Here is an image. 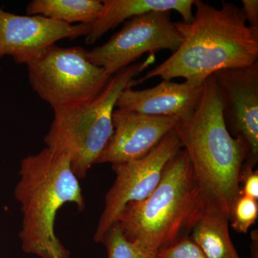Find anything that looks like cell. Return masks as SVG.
Returning a JSON list of instances; mask_svg holds the SVG:
<instances>
[{
    "mask_svg": "<svg viewBox=\"0 0 258 258\" xmlns=\"http://www.w3.org/2000/svg\"><path fill=\"white\" fill-rule=\"evenodd\" d=\"M194 6L191 23L174 22L181 37L178 50L143 77L134 79L131 87L156 77L203 83L217 71L258 62V28L247 25L242 8L223 0L220 8L201 0H195Z\"/></svg>",
    "mask_w": 258,
    "mask_h": 258,
    "instance_id": "1",
    "label": "cell"
},
{
    "mask_svg": "<svg viewBox=\"0 0 258 258\" xmlns=\"http://www.w3.org/2000/svg\"><path fill=\"white\" fill-rule=\"evenodd\" d=\"M174 130L189 157L205 206L217 207L230 217L240 195V171L249 152L245 142L232 137L227 128L214 75L204 81L195 113L180 120Z\"/></svg>",
    "mask_w": 258,
    "mask_h": 258,
    "instance_id": "2",
    "label": "cell"
},
{
    "mask_svg": "<svg viewBox=\"0 0 258 258\" xmlns=\"http://www.w3.org/2000/svg\"><path fill=\"white\" fill-rule=\"evenodd\" d=\"M15 197L21 204L19 233L25 253L41 258H69L71 252L55 235L57 212L66 203L84 210V197L69 158L47 147L24 158Z\"/></svg>",
    "mask_w": 258,
    "mask_h": 258,
    "instance_id": "3",
    "label": "cell"
},
{
    "mask_svg": "<svg viewBox=\"0 0 258 258\" xmlns=\"http://www.w3.org/2000/svg\"><path fill=\"white\" fill-rule=\"evenodd\" d=\"M205 208L191 163L181 149L143 201L125 205L117 222L130 242L152 253L189 237Z\"/></svg>",
    "mask_w": 258,
    "mask_h": 258,
    "instance_id": "4",
    "label": "cell"
},
{
    "mask_svg": "<svg viewBox=\"0 0 258 258\" xmlns=\"http://www.w3.org/2000/svg\"><path fill=\"white\" fill-rule=\"evenodd\" d=\"M155 56L134 62L112 76L93 99L54 109V119L44 142L50 150L69 158L78 179H83L104 150L113 132V113L120 93L154 63Z\"/></svg>",
    "mask_w": 258,
    "mask_h": 258,
    "instance_id": "5",
    "label": "cell"
},
{
    "mask_svg": "<svg viewBox=\"0 0 258 258\" xmlns=\"http://www.w3.org/2000/svg\"><path fill=\"white\" fill-rule=\"evenodd\" d=\"M87 51L53 44L26 64L32 89L52 109L93 99L111 79L104 69L88 60Z\"/></svg>",
    "mask_w": 258,
    "mask_h": 258,
    "instance_id": "6",
    "label": "cell"
},
{
    "mask_svg": "<svg viewBox=\"0 0 258 258\" xmlns=\"http://www.w3.org/2000/svg\"><path fill=\"white\" fill-rule=\"evenodd\" d=\"M181 44V37L171 20V12H152L125 21L106 43L88 50L87 58L113 76L144 54L155 56L164 50L173 53Z\"/></svg>",
    "mask_w": 258,
    "mask_h": 258,
    "instance_id": "7",
    "label": "cell"
},
{
    "mask_svg": "<svg viewBox=\"0 0 258 258\" xmlns=\"http://www.w3.org/2000/svg\"><path fill=\"white\" fill-rule=\"evenodd\" d=\"M181 149L182 145L174 129L144 157L111 164L115 179L105 198L104 210L93 237L95 242L101 243L125 205L143 201L154 191L168 163Z\"/></svg>",
    "mask_w": 258,
    "mask_h": 258,
    "instance_id": "8",
    "label": "cell"
},
{
    "mask_svg": "<svg viewBox=\"0 0 258 258\" xmlns=\"http://www.w3.org/2000/svg\"><path fill=\"white\" fill-rule=\"evenodd\" d=\"M221 96L223 117L232 137L249 149L245 163L254 166L258 159V62L213 74Z\"/></svg>",
    "mask_w": 258,
    "mask_h": 258,
    "instance_id": "9",
    "label": "cell"
},
{
    "mask_svg": "<svg viewBox=\"0 0 258 258\" xmlns=\"http://www.w3.org/2000/svg\"><path fill=\"white\" fill-rule=\"evenodd\" d=\"M91 25H69L40 15H18L0 8V58L13 57L28 63L47 47L62 39L87 36Z\"/></svg>",
    "mask_w": 258,
    "mask_h": 258,
    "instance_id": "10",
    "label": "cell"
},
{
    "mask_svg": "<svg viewBox=\"0 0 258 258\" xmlns=\"http://www.w3.org/2000/svg\"><path fill=\"white\" fill-rule=\"evenodd\" d=\"M113 132L96 161L97 164H122L149 154L180 121L173 117L159 116L115 109Z\"/></svg>",
    "mask_w": 258,
    "mask_h": 258,
    "instance_id": "11",
    "label": "cell"
},
{
    "mask_svg": "<svg viewBox=\"0 0 258 258\" xmlns=\"http://www.w3.org/2000/svg\"><path fill=\"white\" fill-rule=\"evenodd\" d=\"M203 83L163 80L157 86L137 91L131 86L120 93L115 108L142 114L189 118L198 108L203 93Z\"/></svg>",
    "mask_w": 258,
    "mask_h": 258,
    "instance_id": "12",
    "label": "cell"
},
{
    "mask_svg": "<svg viewBox=\"0 0 258 258\" xmlns=\"http://www.w3.org/2000/svg\"><path fill=\"white\" fill-rule=\"evenodd\" d=\"M99 17L86 36V42L92 45L109 30L120 24L152 12L174 11L179 13L185 23L194 19L195 0H103Z\"/></svg>",
    "mask_w": 258,
    "mask_h": 258,
    "instance_id": "13",
    "label": "cell"
},
{
    "mask_svg": "<svg viewBox=\"0 0 258 258\" xmlns=\"http://www.w3.org/2000/svg\"><path fill=\"white\" fill-rule=\"evenodd\" d=\"M229 220L230 215L224 210L205 205L189 237L207 257L240 258L231 240Z\"/></svg>",
    "mask_w": 258,
    "mask_h": 258,
    "instance_id": "14",
    "label": "cell"
},
{
    "mask_svg": "<svg viewBox=\"0 0 258 258\" xmlns=\"http://www.w3.org/2000/svg\"><path fill=\"white\" fill-rule=\"evenodd\" d=\"M100 0H32L26 7L28 15H40L56 21L92 25L99 17Z\"/></svg>",
    "mask_w": 258,
    "mask_h": 258,
    "instance_id": "15",
    "label": "cell"
},
{
    "mask_svg": "<svg viewBox=\"0 0 258 258\" xmlns=\"http://www.w3.org/2000/svg\"><path fill=\"white\" fill-rule=\"evenodd\" d=\"M107 258H157V254L127 240L122 233L118 222H115L103 237Z\"/></svg>",
    "mask_w": 258,
    "mask_h": 258,
    "instance_id": "16",
    "label": "cell"
},
{
    "mask_svg": "<svg viewBox=\"0 0 258 258\" xmlns=\"http://www.w3.org/2000/svg\"><path fill=\"white\" fill-rule=\"evenodd\" d=\"M258 217V202L245 195H239L231 209V226L238 233L246 234Z\"/></svg>",
    "mask_w": 258,
    "mask_h": 258,
    "instance_id": "17",
    "label": "cell"
},
{
    "mask_svg": "<svg viewBox=\"0 0 258 258\" xmlns=\"http://www.w3.org/2000/svg\"><path fill=\"white\" fill-rule=\"evenodd\" d=\"M157 258H208L189 237L174 245L161 249Z\"/></svg>",
    "mask_w": 258,
    "mask_h": 258,
    "instance_id": "18",
    "label": "cell"
},
{
    "mask_svg": "<svg viewBox=\"0 0 258 258\" xmlns=\"http://www.w3.org/2000/svg\"><path fill=\"white\" fill-rule=\"evenodd\" d=\"M253 166L244 163L240 174L241 195L258 200V171Z\"/></svg>",
    "mask_w": 258,
    "mask_h": 258,
    "instance_id": "19",
    "label": "cell"
},
{
    "mask_svg": "<svg viewBox=\"0 0 258 258\" xmlns=\"http://www.w3.org/2000/svg\"><path fill=\"white\" fill-rule=\"evenodd\" d=\"M242 11L249 26L258 28L257 0H242Z\"/></svg>",
    "mask_w": 258,
    "mask_h": 258,
    "instance_id": "20",
    "label": "cell"
}]
</instances>
